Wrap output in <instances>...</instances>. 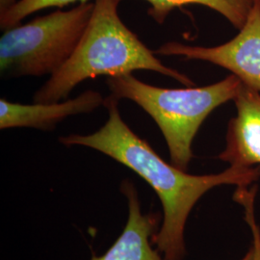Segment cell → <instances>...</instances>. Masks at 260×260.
I'll return each mask as SVG.
<instances>
[{
  "label": "cell",
  "mask_w": 260,
  "mask_h": 260,
  "mask_svg": "<svg viewBox=\"0 0 260 260\" xmlns=\"http://www.w3.org/2000/svg\"><path fill=\"white\" fill-rule=\"evenodd\" d=\"M103 105L108 111L103 126L91 134L60 137V143L100 151L142 177L156 193L163 208V222L153 236L157 251L164 260L184 259L186 223L201 198L218 186L253 185L260 178V166H230L221 173L202 176L187 174L168 164L131 130L121 118L119 99L110 94Z\"/></svg>",
  "instance_id": "1"
},
{
  "label": "cell",
  "mask_w": 260,
  "mask_h": 260,
  "mask_svg": "<svg viewBox=\"0 0 260 260\" xmlns=\"http://www.w3.org/2000/svg\"><path fill=\"white\" fill-rule=\"evenodd\" d=\"M121 1L94 0L92 17L75 52L34 93V103H58L87 79L142 70L166 75L187 87L195 85L187 75L164 65L123 23L118 13Z\"/></svg>",
  "instance_id": "2"
},
{
  "label": "cell",
  "mask_w": 260,
  "mask_h": 260,
  "mask_svg": "<svg viewBox=\"0 0 260 260\" xmlns=\"http://www.w3.org/2000/svg\"><path fill=\"white\" fill-rule=\"evenodd\" d=\"M106 84L112 95L129 100L149 114L166 141L171 162L187 171L192 159V145L198 131L212 112L233 101L242 82L235 75L205 87L167 89L140 81L132 74L109 76Z\"/></svg>",
  "instance_id": "3"
},
{
  "label": "cell",
  "mask_w": 260,
  "mask_h": 260,
  "mask_svg": "<svg viewBox=\"0 0 260 260\" xmlns=\"http://www.w3.org/2000/svg\"><path fill=\"white\" fill-rule=\"evenodd\" d=\"M93 3H79L4 30L0 71L5 77L56 74L73 55L92 17Z\"/></svg>",
  "instance_id": "4"
},
{
  "label": "cell",
  "mask_w": 260,
  "mask_h": 260,
  "mask_svg": "<svg viewBox=\"0 0 260 260\" xmlns=\"http://www.w3.org/2000/svg\"><path fill=\"white\" fill-rule=\"evenodd\" d=\"M153 53L201 60L222 67L239 78L244 86L260 92V0H254L238 34L223 45L208 47L168 42Z\"/></svg>",
  "instance_id": "5"
},
{
  "label": "cell",
  "mask_w": 260,
  "mask_h": 260,
  "mask_svg": "<svg viewBox=\"0 0 260 260\" xmlns=\"http://www.w3.org/2000/svg\"><path fill=\"white\" fill-rule=\"evenodd\" d=\"M233 102L236 115L228 123L225 147L218 158L230 166H260V92L242 84Z\"/></svg>",
  "instance_id": "6"
},
{
  "label": "cell",
  "mask_w": 260,
  "mask_h": 260,
  "mask_svg": "<svg viewBox=\"0 0 260 260\" xmlns=\"http://www.w3.org/2000/svg\"><path fill=\"white\" fill-rule=\"evenodd\" d=\"M102 93L89 90L75 99L61 103L22 104L0 100V128H35L54 129L67 118L94 111L104 103Z\"/></svg>",
  "instance_id": "7"
},
{
  "label": "cell",
  "mask_w": 260,
  "mask_h": 260,
  "mask_svg": "<svg viewBox=\"0 0 260 260\" xmlns=\"http://www.w3.org/2000/svg\"><path fill=\"white\" fill-rule=\"evenodd\" d=\"M121 191L128 207L124 229L108 251L102 256H93L92 260H164L150 243L155 234L156 222L151 215L142 211L135 186L130 180H124Z\"/></svg>",
  "instance_id": "8"
},
{
  "label": "cell",
  "mask_w": 260,
  "mask_h": 260,
  "mask_svg": "<svg viewBox=\"0 0 260 260\" xmlns=\"http://www.w3.org/2000/svg\"><path fill=\"white\" fill-rule=\"evenodd\" d=\"M149 4L148 14L162 24L177 8L186 5H202L222 15L233 27L240 29L246 22L254 0H145Z\"/></svg>",
  "instance_id": "9"
},
{
  "label": "cell",
  "mask_w": 260,
  "mask_h": 260,
  "mask_svg": "<svg viewBox=\"0 0 260 260\" xmlns=\"http://www.w3.org/2000/svg\"><path fill=\"white\" fill-rule=\"evenodd\" d=\"M85 3L89 0H18L12 7L0 13V27L2 30L15 27L22 19L41 10L62 8L73 3Z\"/></svg>",
  "instance_id": "10"
},
{
  "label": "cell",
  "mask_w": 260,
  "mask_h": 260,
  "mask_svg": "<svg viewBox=\"0 0 260 260\" xmlns=\"http://www.w3.org/2000/svg\"><path fill=\"white\" fill-rule=\"evenodd\" d=\"M257 186L237 187L233 194V201L243 209L245 222L248 224L251 235V250L252 259L260 260V225L255 216V196Z\"/></svg>",
  "instance_id": "11"
},
{
  "label": "cell",
  "mask_w": 260,
  "mask_h": 260,
  "mask_svg": "<svg viewBox=\"0 0 260 260\" xmlns=\"http://www.w3.org/2000/svg\"><path fill=\"white\" fill-rule=\"evenodd\" d=\"M18 0H0V13H3L5 11L12 7Z\"/></svg>",
  "instance_id": "12"
},
{
  "label": "cell",
  "mask_w": 260,
  "mask_h": 260,
  "mask_svg": "<svg viewBox=\"0 0 260 260\" xmlns=\"http://www.w3.org/2000/svg\"><path fill=\"white\" fill-rule=\"evenodd\" d=\"M252 259V251H251V248L249 251L245 254V256L242 258L241 260H251Z\"/></svg>",
  "instance_id": "13"
}]
</instances>
